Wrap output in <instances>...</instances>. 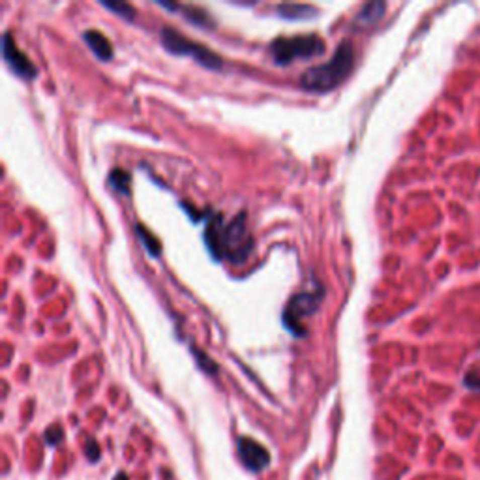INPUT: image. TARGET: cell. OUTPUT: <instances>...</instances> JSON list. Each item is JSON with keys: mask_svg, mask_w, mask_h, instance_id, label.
Listing matches in <instances>:
<instances>
[{"mask_svg": "<svg viewBox=\"0 0 480 480\" xmlns=\"http://www.w3.org/2000/svg\"><path fill=\"white\" fill-rule=\"evenodd\" d=\"M205 244L216 261L227 259L240 265L254 252V238L246 225V214H236L231 221H223L220 214H210L205 227Z\"/></svg>", "mask_w": 480, "mask_h": 480, "instance_id": "obj_1", "label": "cell"}, {"mask_svg": "<svg viewBox=\"0 0 480 480\" xmlns=\"http://www.w3.org/2000/svg\"><path fill=\"white\" fill-rule=\"evenodd\" d=\"M355 64V51L349 41H342L329 62L304 71L300 85L309 92H329L345 81Z\"/></svg>", "mask_w": 480, "mask_h": 480, "instance_id": "obj_2", "label": "cell"}, {"mask_svg": "<svg viewBox=\"0 0 480 480\" xmlns=\"http://www.w3.org/2000/svg\"><path fill=\"white\" fill-rule=\"evenodd\" d=\"M325 53V41L317 34L278 38L270 43V55L278 66H289L295 60L315 58Z\"/></svg>", "mask_w": 480, "mask_h": 480, "instance_id": "obj_3", "label": "cell"}, {"mask_svg": "<svg viewBox=\"0 0 480 480\" xmlns=\"http://www.w3.org/2000/svg\"><path fill=\"white\" fill-rule=\"evenodd\" d=\"M162 45L175 56H192L193 60L206 69H221L223 62L214 51L206 49L197 41H192L184 34L177 32L175 28H162Z\"/></svg>", "mask_w": 480, "mask_h": 480, "instance_id": "obj_4", "label": "cell"}, {"mask_svg": "<svg viewBox=\"0 0 480 480\" xmlns=\"http://www.w3.org/2000/svg\"><path fill=\"white\" fill-rule=\"evenodd\" d=\"M323 296H325L323 287H317L313 291H300V293L291 296V300L287 302V306L283 309V325L293 336H306L304 319H308L309 315H313L319 309Z\"/></svg>", "mask_w": 480, "mask_h": 480, "instance_id": "obj_5", "label": "cell"}, {"mask_svg": "<svg viewBox=\"0 0 480 480\" xmlns=\"http://www.w3.org/2000/svg\"><path fill=\"white\" fill-rule=\"evenodd\" d=\"M2 55H4V60L10 66V69L14 71L15 75L21 77V79H34L38 69L32 64V60L28 58L15 43L14 36L10 32H4L2 36Z\"/></svg>", "mask_w": 480, "mask_h": 480, "instance_id": "obj_6", "label": "cell"}, {"mask_svg": "<svg viewBox=\"0 0 480 480\" xmlns=\"http://www.w3.org/2000/svg\"><path fill=\"white\" fill-rule=\"evenodd\" d=\"M238 456L244 467L254 473H261L270 463L268 450L252 437H240L238 439Z\"/></svg>", "mask_w": 480, "mask_h": 480, "instance_id": "obj_7", "label": "cell"}, {"mask_svg": "<svg viewBox=\"0 0 480 480\" xmlns=\"http://www.w3.org/2000/svg\"><path fill=\"white\" fill-rule=\"evenodd\" d=\"M83 40H85V43L89 45V49L100 60L107 62L115 55L109 38L105 34H102V32H98V30H85V32H83Z\"/></svg>", "mask_w": 480, "mask_h": 480, "instance_id": "obj_8", "label": "cell"}, {"mask_svg": "<svg viewBox=\"0 0 480 480\" xmlns=\"http://www.w3.org/2000/svg\"><path fill=\"white\" fill-rule=\"evenodd\" d=\"M276 12L281 19L287 21H308L317 15V8L309 4H280Z\"/></svg>", "mask_w": 480, "mask_h": 480, "instance_id": "obj_9", "label": "cell"}, {"mask_svg": "<svg viewBox=\"0 0 480 480\" xmlns=\"http://www.w3.org/2000/svg\"><path fill=\"white\" fill-rule=\"evenodd\" d=\"M384 10H386L384 2H368V4H364L362 10L355 17V23L360 27H373L384 15Z\"/></svg>", "mask_w": 480, "mask_h": 480, "instance_id": "obj_10", "label": "cell"}, {"mask_svg": "<svg viewBox=\"0 0 480 480\" xmlns=\"http://www.w3.org/2000/svg\"><path fill=\"white\" fill-rule=\"evenodd\" d=\"M180 12L184 14V19L190 21L192 25L201 28H210L214 27V19L210 17L208 12H205L203 8H195V6H180Z\"/></svg>", "mask_w": 480, "mask_h": 480, "instance_id": "obj_11", "label": "cell"}, {"mask_svg": "<svg viewBox=\"0 0 480 480\" xmlns=\"http://www.w3.org/2000/svg\"><path fill=\"white\" fill-rule=\"evenodd\" d=\"M135 234L141 240V244L144 246V250L152 255V257H158L162 254V244L158 242V238L143 225V223H135Z\"/></svg>", "mask_w": 480, "mask_h": 480, "instance_id": "obj_12", "label": "cell"}, {"mask_svg": "<svg viewBox=\"0 0 480 480\" xmlns=\"http://www.w3.org/2000/svg\"><path fill=\"white\" fill-rule=\"evenodd\" d=\"M130 173L124 171V169H113L109 173V186L115 190L117 193L128 195L130 193Z\"/></svg>", "mask_w": 480, "mask_h": 480, "instance_id": "obj_13", "label": "cell"}, {"mask_svg": "<svg viewBox=\"0 0 480 480\" xmlns=\"http://www.w3.org/2000/svg\"><path fill=\"white\" fill-rule=\"evenodd\" d=\"M102 6L126 21H133L135 15H137L135 8L131 6V4H128V2H102Z\"/></svg>", "mask_w": 480, "mask_h": 480, "instance_id": "obj_14", "label": "cell"}, {"mask_svg": "<svg viewBox=\"0 0 480 480\" xmlns=\"http://www.w3.org/2000/svg\"><path fill=\"white\" fill-rule=\"evenodd\" d=\"M192 353L193 357H195V360H197V366H199L201 370L206 371V373H216L218 371V366H216V362H214L212 358L208 357L206 353H203L201 349H197V347H192Z\"/></svg>", "mask_w": 480, "mask_h": 480, "instance_id": "obj_15", "label": "cell"}, {"mask_svg": "<svg viewBox=\"0 0 480 480\" xmlns=\"http://www.w3.org/2000/svg\"><path fill=\"white\" fill-rule=\"evenodd\" d=\"M463 383H465V386L473 388V390H480V368L467 371V375H465V379H463Z\"/></svg>", "mask_w": 480, "mask_h": 480, "instance_id": "obj_16", "label": "cell"}, {"mask_svg": "<svg viewBox=\"0 0 480 480\" xmlns=\"http://www.w3.org/2000/svg\"><path fill=\"white\" fill-rule=\"evenodd\" d=\"M43 437H45V441H47L49 445H56V443L62 439V428L60 426H51Z\"/></svg>", "mask_w": 480, "mask_h": 480, "instance_id": "obj_17", "label": "cell"}, {"mask_svg": "<svg viewBox=\"0 0 480 480\" xmlns=\"http://www.w3.org/2000/svg\"><path fill=\"white\" fill-rule=\"evenodd\" d=\"M85 452H87V458H89V460L98 461V458H100V446H98L96 441H87Z\"/></svg>", "mask_w": 480, "mask_h": 480, "instance_id": "obj_18", "label": "cell"}, {"mask_svg": "<svg viewBox=\"0 0 480 480\" xmlns=\"http://www.w3.org/2000/svg\"><path fill=\"white\" fill-rule=\"evenodd\" d=\"M115 480H128V474H126V473H118L117 476H115Z\"/></svg>", "mask_w": 480, "mask_h": 480, "instance_id": "obj_19", "label": "cell"}]
</instances>
